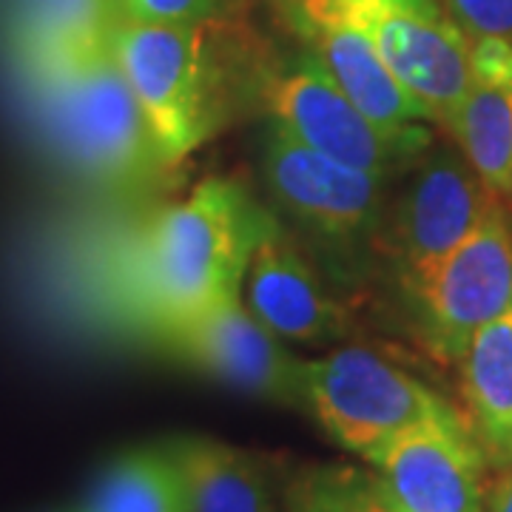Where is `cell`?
Segmentation results:
<instances>
[{
    "label": "cell",
    "mask_w": 512,
    "mask_h": 512,
    "mask_svg": "<svg viewBox=\"0 0 512 512\" xmlns=\"http://www.w3.org/2000/svg\"><path fill=\"white\" fill-rule=\"evenodd\" d=\"M262 208L231 180H205L143 228L134 293L151 330L242 293Z\"/></svg>",
    "instance_id": "6da1fadb"
},
{
    "label": "cell",
    "mask_w": 512,
    "mask_h": 512,
    "mask_svg": "<svg viewBox=\"0 0 512 512\" xmlns=\"http://www.w3.org/2000/svg\"><path fill=\"white\" fill-rule=\"evenodd\" d=\"M29 77L46 137L89 180L134 185L163 168L109 43L29 69Z\"/></svg>",
    "instance_id": "7a4b0ae2"
},
{
    "label": "cell",
    "mask_w": 512,
    "mask_h": 512,
    "mask_svg": "<svg viewBox=\"0 0 512 512\" xmlns=\"http://www.w3.org/2000/svg\"><path fill=\"white\" fill-rule=\"evenodd\" d=\"M111 55L143 111L160 165H177L220 126L214 77L200 26L117 18Z\"/></svg>",
    "instance_id": "3957f363"
},
{
    "label": "cell",
    "mask_w": 512,
    "mask_h": 512,
    "mask_svg": "<svg viewBox=\"0 0 512 512\" xmlns=\"http://www.w3.org/2000/svg\"><path fill=\"white\" fill-rule=\"evenodd\" d=\"M259 100L268 111V126L384 183L419 163L433 146L427 123L404 131L376 126L308 52L262 74Z\"/></svg>",
    "instance_id": "277c9868"
},
{
    "label": "cell",
    "mask_w": 512,
    "mask_h": 512,
    "mask_svg": "<svg viewBox=\"0 0 512 512\" xmlns=\"http://www.w3.org/2000/svg\"><path fill=\"white\" fill-rule=\"evenodd\" d=\"M302 407L336 444L367 458L421 421L458 416L436 390L365 348L302 362Z\"/></svg>",
    "instance_id": "5b68a950"
},
{
    "label": "cell",
    "mask_w": 512,
    "mask_h": 512,
    "mask_svg": "<svg viewBox=\"0 0 512 512\" xmlns=\"http://www.w3.org/2000/svg\"><path fill=\"white\" fill-rule=\"evenodd\" d=\"M376 55L430 123L450 126L470 86V37L441 0H348Z\"/></svg>",
    "instance_id": "8992f818"
},
{
    "label": "cell",
    "mask_w": 512,
    "mask_h": 512,
    "mask_svg": "<svg viewBox=\"0 0 512 512\" xmlns=\"http://www.w3.org/2000/svg\"><path fill=\"white\" fill-rule=\"evenodd\" d=\"M404 293L427 345L458 362L478 330L512 308V225L504 211H493Z\"/></svg>",
    "instance_id": "52a82bcc"
},
{
    "label": "cell",
    "mask_w": 512,
    "mask_h": 512,
    "mask_svg": "<svg viewBox=\"0 0 512 512\" xmlns=\"http://www.w3.org/2000/svg\"><path fill=\"white\" fill-rule=\"evenodd\" d=\"M177 362L259 399L302 407V362L245 308L242 293L154 328Z\"/></svg>",
    "instance_id": "ba28073f"
},
{
    "label": "cell",
    "mask_w": 512,
    "mask_h": 512,
    "mask_svg": "<svg viewBox=\"0 0 512 512\" xmlns=\"http://www.w3.org/2000/svg\"><path fill=\"white\" fill-rule=\"evenodd\" d=\"M493 211H498L495 194L467 160L450 151L424 154L387 225V248L402 291L421 282Z\"/></svg>",
    "instance_id": "9c48e42d"
},
{
    "label": "cell",
    "mask_w": 512,
    "mask_h": 512,
    "mask_svg": "<svg viewBox=\"0 0 512 512\" xmlns=\"http://www.w3.org/2000/svg\"><path fill=\"white\" fill-rule=\"evenodd\" d=\"M365 461L399 512H487L484 456L461 416L407 427Z\"/></svg>",
    "instance_id": "30bf717a"
},
{
    "label": "cell",
    "mask_w": 512,
    "mask_h": 512,
    "mask_svg": "<svg viewBox=\"0 0 512 512\" xmlns=\"http://www.w3.org/2000/svg\"><path fill=\"white\" fill-rule=\"evenodd\" d=\"M262 174L274 200L293 220L328 239L370 237L384 217V180L336 163L268 126Z\"/></svg>",
    "instance_id": "8fae6325"
},
{
    "label": "cell",
    "mask_w": 512,
    "mask_h": 512,
    "mask_svg": "<svg viewBox=\"0 0 512 512\" xmlns=\"http://www.w3.org/2000/svg\"><path fill=\"white\" fill-rule=\"evenodd\" d=\"M274 6L302 43V52H308L376 126L404 131L430 123L376 55L348 0H274Z\"/></svg>",
    "instance_id": "7c38bea8"
},
{
    "label": "cell",
    "mask_w": 512,
    "mask_h": 512,
    "mask_svg": "<svg viewBox=\"0 0 512 512\" xmlns=\"http://www.w3.org/2000/svg\"><path fill=\"white\" fill-rule=\"evenodd\" d=\"M242 302L274 336L288 342L328 345L348 333L342 305L268 211L262 214L248 256Z\"/></svg>",
    "instance_id": "4fadbf2b"
},
{
    "label": "cell",
    "mask_w": 512,
    "mask_h": 512,
    "mask_svg": "<svg viewBox=\"0 0 512 512\" xmlns=\"http://www.w3.org/2000/svg\"><path fill=\"white\" fill-rule=\"evenodd\" d=\"M467 165L495 197L512 200V43L473 40L470 86L450 120Z\"/></svg>",
    "instance_id": "5bb4252c"
},
{
    "label": "cell",
    "mask_w": 512,
    "mask_h": 512,
    "mask_svg": "<svg viewBox=\"0 0 512 512\" xmlns=\"http://www.w3.org/2000/svg\"><path fill=\"white\" fill-rule=\"evenodd\" d=\"M165 447L183 478L188 512H279L276 478L265 458L200 436Z\"/></svg>",
    "instance_id": "9a60e30c"
},
{
    "label": "cell",
    "mask_w": 512,
    "mask_h": 512,
    "mask_svg": "<svg viewBox=\"0 0 512 512\" xmlns=\"http://www.w3.org/2000/svg\"><path fill=\"white\" fill-rule=\"evenodd\" d=\"M458 362L478 439L512 464V308L478 330Z\"/></svg>",
    "instance_id": "2e32d148"
},
{
    "label": "cell",
    "mask_w": 512,
    "mask_h": 512,
    "mask_svg": "<svg viewBox=\"0 0 512 512\" xmlns=\"http://www.w3.org/2000/svg\"><path fill=\"white\" fill-rule=\"evenodd\" d=\"M86 512H188L183 478L168 447L114 458L97 478Z\"/></svg>",
    "instance_id": "e0dca14e"
},
{
    "label": "cell",
    "mask_w": 512,
    "mask_h": 512,
    "mask_svg": "<svg viewBox=\"0 0 512 512\" xmlns=\"http://www.w3.org/2000/svg\"><path fill=\"white\" fill-rule=\"evenodd\" d=\"M313 512H399L387 498L376 478H333L308 490Z\"/></svg>",
    "instance_id": "ac0fdd59"
},
{
    "label": "cell",
    "mask_w": 512,
    "mask_h": 512,
    "mask_svg": "<svg viewBox=\"0 0 512 512\" xmlns=\"http://www.w3.org/2000/svg\"><path fill=\"white\" fill-rule=\"evenodd\" d=\"M458 29L473 40L501 37L512 43V0H441Z\"/></svg>",
    "instance_id": "d6986e66"
},
{
    "label": "cell",
    "mask_w": 512,
    "mask_h": 512,
    "mask_svg": "<svg viewBox=\"0 0 512 512\" xmlns=\"http://www.w3.org/2000/svg\"><path fill=\"white\" fill-rule=\"evenodd\" d=\"M222 0H117L120 15L140 23L202 26L220 9Z\"/></svg>",
    "instance_id": "ffe728a7"
},
{
    "label": "cell",
    "mask_w": 512,
    "mask_h": 512,
    "mask_svg": "<svg viewBox=\"0 0 512 512\" xmlns=\"http://www.w3.org/2000/svg\"><path fill=\"white\" fill-rule=\"evenodd\" d=\"M487 512H512V464L504 476L495 481L487 498Z\"/></svg>",
    "instance_id": "44dd1931"
}]
</instances>
